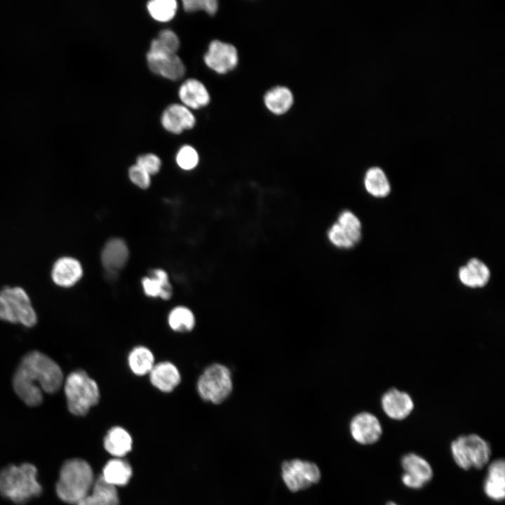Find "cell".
Instances as JSON below:
<instances>
[{
	"label": "cell",
	"instance_id": "6da1fadb",
	"mask_svg": "<svg viewBox=\"0 0 505 505\" xmlns=\"http://www.w3.org/2000/svg\"><path fill=\"white\" fill-rule=\"evenodd\" d=\"M64 382L60 367L46 354L32 351L23 356L13 378L18 396L29 406H37L43 393H54Z\"/></svg>",
	"mask_w": 505,
	"mask_h": 505
},
{
	"label": "cell",
	"instance_id": "7a4b0ae2",
	"mask_svg": "<svg viewBox=\"0 0 505 505\" xmlns=\"http://www.w3.org/2000/svg\"><path fill=\"white\" fill-rule=\"evenodd\" d=\"M41 491L36 468L32 464H12L0 471V493L14 503L24 504Z\"/></svg>",
	"mask_w": 505,
	"mask_h": 505
},
{
	"label": "cell",
	"instance_id": "3957f363",
	"mask_svg": "<svg viewBox=\"0 0 505 505\" xmlns=\"http://www.w3.org/2000/svg\"><path fill=\"white\" fill-rule=\"evenodd\" d=\"M93 483V472L90 464L83 459H72L62 464L55 490L62 501L76 504L89 494Z\"/></svg>",
	"mask_w": 505,
	"mask_h": 505
},
{
	"label": "cell",
	"instance_id": "277c9868",
	"mask_svg": "<svg viewBox=\"0 0 505 505\" xmlns=\"http://www.w3.org/2000/svg\"><path fill=\"white\" fill-rule=\"evenodd\" d=\"M234 387L232 370L220 362L208 365L198 375L196 383L199 398L213 405H220L230 398Z\"/></svg>",
	"mask_w": 505,
	"mask_h": 505
},
{
	"label": "cell",
	"instance_id": "5b68a950",
	"mask_svg": "<svg viewBox=\"0 0 505 505\" xmlns=\"http://www.w3.org/2000/svg\"><path fill=\"white\" fill-rule=\"evenodd\" d=\"M64 392L68 410L76 416L87 415L101 398L98 384L83 370L68 375L64 381Z\"/></svg>",
	"mask_w": 505,
	"mask_h": 505
},
{
	"label": "cell",
	"instance_id": "8992f818",
	"mask_svg": "<svg viewBox=\"0 0 505 505\" xmlns=\"http://www.w3.org/2000/svg\"><path fill=\"white\" fill-rule=\"evenodd\" d=\"M0 320L28 328L35 325L36 314L23 288L5 286L0 290Z\"/></svg>",
	"mask_w": 505,
	"mask_h": 505
},
{
	"label": "cell",
	"instance_id": "52a82bcc",
	"mask_svg": "<svg viewBox=\"0 0 505 505\" xmlns=\"http://www.w3.org/2000/svg\"><path fill=\"white\" fill-rule=\"evenodd\" d=\"M450 450L455 463L464 470L482 469L491 456L490 444L475 433L459 436L452 442Z\"/></svg>",
	"mask_w": 505,
	"mask_h": 505
},
{
	"label": "cell",
	"instance_id": "ba28073f",
	"mask_svg": "<svg viewBox=\"0 0 505 505\" xmlns=\"http://www.w3.org/2000/svg\"><path fill=\"white\" fill-rule=\"evenodd\" d=\"M281 470L285 484L292 492L308 488L321 478L320 470L314 463L298 459L285 461Z\"/></svg>",
	"mask_w": 505,
	"mask_h": 505
},
{
	"label": "cell",
	"instance_id": "9c48e42d",
	"mask_svg": "<svg viewBox=\"0 0 505 505\" xmlns=\"http://www.w3.org/2000/svg\"><path fill=\"white\" fill-rule=\"evenodd\" d=\"M401 466L404 471L401 477L402 482L409 488H422L433 477V470L430 464L417 454H405L402 458Z\"/></svg>",
	"mask_w": 505,
	"mask_h": 505
},
{
	"label": "cell",
	"instance_id": "30bf717a",
	"mask_svg": "<svg viewBox=\"0 0 505 505\" xmlns=\"http://www.w3.org/2000/svg\"><path fill=\"white\" fill-rule=\"evenodd\" d=\"M352 438L358 443L371 445L377 442L382 434V426L376 415L368 411L356 414L349 423Z\"/></svg>",
	"mask_w": 505,
	"mask_h": 505
},
{
	"label": "cell",
	"instance_id": "8fae6325",
	"mask_svg": "<svg viewBox=\"0 0 505 505\" xmlns=\"http://www.w3.org/2000/svg\"><path fill=\"white\" fill-rule=\"evenodd\" d=\"M203 60L206 65L213 71L225 74L237 65L238 53L233 45L214 40L209 44Z\"/></svg>",
	"mask_w": 505,
	"mask_h": 505
},
{
	"label": "cell",
	"instance_id": "7c38bea8",
	"mask_svg": "<svg viewBox=\"0 0 505 505\" xmlns=\"http://www.w3.org/2000/svg\"><path fill=\"white\" fill-rule=\"evenodd\" d=\"M380 401L384 414L396 421L406 419L415 408V403L410 393L396 387L386 391L382 395Z\"/></svg>",
	"mask_w": 505,
	"mask_h": 505
},
{
	"label": "cell",
	"instance_id": "4fadbf2b",
	"mask_svg": "<svg viewBox=\"0 0 505 505\" xmlns=\"http://www.w3.org/2000/svg\"><path fill=\"white\" fill-rule=\"evenodd\" d=\"M147 377L151 385L163 393L173 392L182 382L180 369L168 360L156 362Z\"/></svg>",
	"mask_w": 505,
	"mask_h": 505
},
{
	"label": "cell",
	"instance_id": "5bb4252c",
	"mask_svg": "<svg viewBox=\"0 0 505 505\" xmlns=\"http://www.w3.org/2000/svg\"><path fill=\"white\" fill-rule=\"evenodd\" d=\"M147 60L152 72L166 79L177 81L185 74V66L177 54L148 51Z\"/></svg>",
	"mask_w": 505,
	"mask_h": 505
},
{
	"label": "cell",
	"instance_id": "9a60e30c",
	"mask_svg": "<svg viewBox=\"0 0 505 505\" xmlns=\"http://www.w3.org/2000/svg\"><path fill=\"white\" fill-rule=\"evenodd\" d=\"M83 274V267L80 262L69 256L58 258L54 262L50 271L53 282L62 288L74 286L80 281Z\"/></svg>",
	"mask_w": 505,
	"mask_h": 505
},
{
	"label": "cell",
	"instance_id": "2e32d148",
	"mask_svg": "<svg viewBox=\"0 0 505 505\" xmlns=\"http://www.w3.org/2000/svg\"><path fill=\"white\" fill-rule=\"evenodd\" d=\"M163 127L173 134H180L184 130L192 128L196 119L189 109L180 104L169 105L163 112L161 119Z\"/></svg>",
	"mask_w": 505,
	"mask_h": 505
},
{
	"label": "cell",
	"instance_id": "e0dca14e",
	"mask_svg": "<svg viewBox=\"0 0 505 505\" xmlns=\"http://www.w3.org/2000/svg\"><path fill=\"white\" fill-rule=\"evenodd\" d=\"M457 276L463 285L475 289L485 287L491 275L488 267L483 261L471 258L459 269Z\"/></svg>",
	"mask_w": 505,
	"mask_h": 505
},
{
	"label": "cell",
	"instance_id": "ac0fdd59",
	"mask_svg": "<svg viewBox=\"0 0 505 505\" xmlns=\"http://www.w3.org/2000/svg\"><path fill=\"white\" fill-rule=\"evenodd\" d=\"M485 494L490 499L500 501L505 497V463L502 459L491 462L484 482Z\"/></svg>",
	"mask_w": 505,
	"mask_h": 505
},
{
	"label": "cell",
	"instance_id": "d6986e66",
	"mask_svg": "<svg viewBox=\"0 0 505 505\" xmlns=\"http://www.w3.org/2000/svg\"><path fill=\"white\" fill-rule=\"evenodd\" d=\"M179 97L188 109H198L210 102V95L206 86L196 79H189L180 86Z\"/></svg>",
	"mask_w": 505,
	"mask_h": 505
},
{
	"label": "cell",
	"instance_id": "ffe728a7",
	"mask_svg": "<svg viewBox=\"0 0 505 505\" xmlns=\"http://www.w3.org/2000/svg\"><path fill=\"white\" fill-rule=\"evenodd\" d=\"M129 252L126 243L120 238H112L104 246L101 260L105 269L111 274L116 273L126 264Z\"/></svg>",
	"mask_w": 505,
	"mask_h": 505
},
{
	"label": "cell",
	"instance_id": "44dd1931",
	"mask_svg": "<svg viewBox=\"0 0 505 505\" xmlns=\"http://www.w3.org/2000/svg\"><path fill=\"white\" fill-rule=\"evenodd\" d=\"M126 362L129 370L137 377L147 376L156 363L152 350L142 344L135 346L129 351Z\"/></svg>",
	"mask_w": 505,
	"mask_h": 505
},
{
	"label": "cell",
	"instance_id": "7402d4cb",
	"mask_svg": "<svg viewBox=\"0 0 505 505\" xmlns=\"http://www.w3.org/2000/svg\"><path fill=\"white\" fill-rule=\"evenodd\" d=\"M142 285L144 294L149 297L168 300L172 297L173 288L167 273L163 269L152 270L150 276L142 279Z\"/></svg>",
	"mask_w": 505,
	"mask_h": 505
},
{
	"label": "cell",
	"instance_id": "603a6c76",
	"mask_svg": "<svg viewBox=\"0 0 505 505\" xmlns=\"http://www.w3.org/2000/svg\"><path fill=\"white\" fill-rule=\"evenodd\" d=\"M132 438L124 428L116 426L112 427L104 438L105 449L116 458H121L132 448Z\"/></svg>",
	"mask_w": 505,
	"mask_h": 505
},
{
	"label": "cell",
	"instance_id": "cb8c5ba5",
	"mask_svg": "<svg viewBox=\"0 0 505 505\" xmlns=\"http://www.w3.org/2000/svg\"><path fill=\"white\" fill-rule=\"evenodd\" d=\"M167 323L169 328L178 333L191 332L196 323V318L193 311L184 305L173 307L167 315Z\"/></svg>",
	"mask_w": 505,
	"mask_h": 505
},
{
	"label": "cell",
	"instance_id": "d4e9b609",
	"mask_svg": "<svg viewBox=\"0 0 505 505\" xmlns=\"http://www.w3.org/2000/svg\"><path fill=\"white\" fill-rule=\"evenodd\" d=\"M366 191L376 198H384L391 192V184L384 171L379 167L370 168L363 179Z\"/></svg>",
	"mask_w": 505,
	"mask_h": 505
},
{
	"label": "cell",
	"instance_id": "484cf974",
	"mask_svg": "<svg viewBox=\"0 0 505 505\" xmlns=\"http://www.w3.org/2000/svg\"><path fill=\"white\" fill-rule=\"evenodd\" d=\"M131 476L132 469L129 464L120 458H115L105 464L101 476L117 487L126 485Z\"/></svg>",
	"mask_w": 505,
	"mask_h": 505
},
{
	"label": "cell",
	"instance_id": "4316f807",
	"mask_svg": "<svg viewBox=\"0 0 505 505\" xmlns=\"http://www.w3.org/2000/svg\"><path fill=\"white\" fill-rule=\"evenodd\" d=\"M264 100L269 110L275 114H282L291 107L293 95L288 88L276 86L266 93Z\"/></svg>",
	"mask_w": 505,
	"mask_h": 505
},
{
	"label": "cell",
	"instance_id": "83f0119b",
	"mask_svg": "<svg viewBox=\"0 0 505 505\" xmlns=\"http://www.w3.org/2000/svg\"><path fill=\"white\" fill-rule=\"evenodd\" d=\"M180 48V39L170 29L161 31L150 46L149 52L166 54H176Z\"/></svg>",
	"mask_w": 505,
	"mask_h": 505
},
{
	"label": "cell",
	"instance_id": "f1b7e54d",
	"mask_svg": "<svg viewBox=\"0 0 505 505\" xmlns=\"http://www.w3.org/2000/svg\"><path fill=\"white\" fill-rule=\"evenodd\" d=\"M147 11L152 18L159 22H168L172 20L177 10V3L175 0H152L147 4Z\"/></svg>",
	"mask_w": 505,
	"mask_h": 505
},
{
	"label": "cell",
	"instance_id": "f546056e",
	"mask_svg": "<svg viewBox=\"0 0 505 505\" xmlns=\"http://www.w3.org/2000/svg\"><path fill=\"white\" fill-rule=\"evenodd\" d=\"M102 505H119L116 487L109 483L102 476L94 481L91 493Z\"/></svg>",
	"mask_w": 505,
	"mask_h": 505
},
{
	"label": "cell",
	"instance_id": "4dcf8cb0",
	"mask_svg": "<svg viewBox=\"0 0 505 505\" xmlns=\"http://www.w3.org/2000/svg\"><path fill=\"white\" fill-rule=\"evenodd\" d=\"M337 222L347 233L352 241L357 244L361 238V223L358 217L350 210H344L338 216Z\"/></svg>",
	"mask_w": 505,
	"mask_h": 505
},
{
	"label": "cell",
	"instance_id": "1f68e13d",
	"mask_svg": "<svg viewBox=\"0 0 505 505\" xmlns=\"http://www.w3.org/2000/svg\"><path fill=\"white\" fill-rule=\"evenodd\" d=\"M327 234L330 242L337 248L347 249L355 245L347 233L337 222L330 227Z\"/></svg>",
	"mask_w": 505,
	"mask_h": 505
},
{
	"label": "cell",
	"instance_id": "d6a6232c",
	"mask_svg": "<svg viewBox=\"0 0 505 505\" xmlns=\"http://www.w3.org/2000/svg\"><path fill=\"white\" fill-rule=\"evenodd\" d=\"M176 161L181 168L184 170H191L198 164V155L194 147L184 145L178 151Z\"/></svg>",
	"mask_w": 505,
	"mask_h": 505
},
{
	"label": "cell",
	"instance_id": "836d02e7",
	"mask_svg": "<svg viewBox=\"0 0 505 505\" xmlns=\"http://www.w3.org/2000/svg\"><path fill=\"white\" fill-rule=\"evenodd\" d=\"M182 6L187 12L203 10L210 15H214L217 11L218 3L216 0H183Z\"/></svg>",
	"mask_w": 505,
	"mask_h": 505
},
{
	"label": "cell",
	"instance_id": "e575fe53",
	"mask_svg": "<svg viewBox=\"0 0 505 505\" xmlns=\"http://www.w3.org/2000/svg\"><path fill=\"white\" fill-rule=\"evenodd\" d=\"M137 166H140L149 175H154L159 172L161 166L160 159L153 154H145L137 159Z\"/></svg>",
	"mask_w": 505,
	"mask_h": 505
},
{
	"label": "cell",
	"instance_id": "d590c367",
	"mask_svg": "<svg viewBox=\"0 0 505 505\" xmlns=\"http://www.w3.org/2000/svg\"><path fill=\"white\" fill-rule=\"evenodd\" d=\"M129 177L135 184L142 189H147L151 183L150 175L137 164L130 168Z\"/></svg>",
	"mask_w": 505,
	"mask_h": 505
},
{
	"label": "cell",
	"instance_id": "8d00e7d4",
	"mask_svg": "<svg viewBox=\"0 0 505 505\" xmlns=\"http://www.w3.org/2000/svg\"><path fill=\"white\" fill-rule=\"evenodd\" d=\"M76 505H102L101 503L92 494H88L79 500Z\"/></svg>",
	"mask_w": 505,
	"mask_h": 505
},
{
	"label": "cell",
	"instance_id": "74e56055",
	"mask_svg": "<svg viewBox=\"0 0 505 505\" xmlns=\"http://www.w3.org/2000/svg\"><path fill=\"white\" fill-rule=\"evenodd\" d=\"M386 505H398V504H396L395 502L390 501V502L387 503Z\"/></svg>",
	"mask_w": 505,
	"mask_h": 505
}]
</instances>
